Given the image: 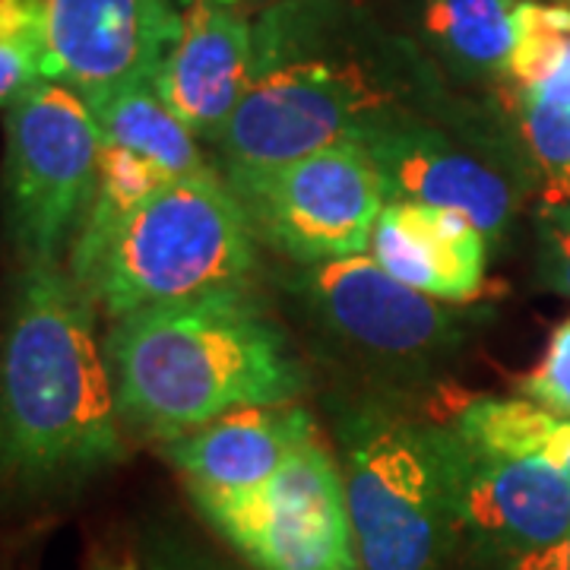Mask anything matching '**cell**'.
Here are the masks:
<instances>
[{"instance_id": "1", "label": "cell", "mask_w": 570, "mask_h": 570, "mask_svg": "<svg viewBox=\"0 0 570 570\" xmlns=\"http://www.w3.org/2000/svg\"><path fill=\"white\" fill-rule=\"evenodd\" d=\"M99 307L67 266H20L0 330V485L55 491L121 460Z\"/></svg>"}, {"instance_id": "2", "label": "cell", "mask_w": 570, "mask_h": 570, "mask_svg": "<svg viewBox=\"0 0 570 570\" xmlns=\"http://www.w3.org/2000/svg\"><path fill=\"white\" fill-rule=\"evenodd\" d=\"M105 358L124 431L175 441L245 406L295 403L305 365L245 285L108 321Z\"/></svg>"}, {"instance_id": "3", "label": "cell", "mask_w": 570, "mask_h": 570, "mask_svg": "<svg viewBox=\"0 0 570 570\" xmlns=\"http://www.w3.org/2000/svg\"><path fill=\"white\" fill-rule=\"evenodd\" d=\"M352 22L343 0H279L261 13L250 86L216 142L223 171L295 163L400 115L384 67L348 41Z\"/></svg>"}, {"instance_id": "4", "label": "cell", "mask_w": 570, "mask_h": 570, "mask_svg": "<svg viewBox=\"0 0 570 570\" xmlns=\"http://www.w3.org/2000/svg\"><path fill=\"white\" fill-rule=\"evenodd\" d=\"M257 269V235L216 171L171 178L80 264L73 283L108 321L242 288Z\"/></svg>"}, {"instance_id": "5", "label": "cell", "mask_w": 570, "mask_h": 570, "mask_svg": "<svg viewBox=\"0 0 570 570\" xmlns=\"http://www.w3.org/2000/svg\"><path fill=\"white\" fill-rule=\"evenodd\" d=\"M343 479L362 570H438L456 527L441 428L387 409L343 422Z\"/></svg>"}, {"instance_id": "6", "label": "cell", "mask_w": 570, "mask_h": 570, "mask_svg": "<svg viewBox=\"0 0 570 570\" xmlns=\"http://www.w3.org/2000/svg\"><path fill=\"white\" fill-rule=\"evenodd\" d=\"M102 134L80 92L55 80L7 108L0 216L20 266L67 264L99 178Z\"/></svg>"}, {"instance_id": "7", "label": "cell", "mask_w": 570, "mask_h": 570, "mask_svg": "<svg viewBox=\"0 0 570 570\" xmlns=\"http://www.w3.org/2000/svg\"><path fill=\"white\" fill-rule=\"evenodd\" d=\"M223 178L257 242L302 266L367 254L390 204L384 178L358 140L273 168H232Z\"/></svg>"}, {"instance_id": "8", "label": "cell", "mask_w": 570, "mask_h": 570, "mask_svg": "<svg viewBox=\"0 0 570 570\" xmlns=\"http://www.w3.org/2000/svg\"><path fill=\"white\" fill-rule=\"evenodd\" d=\"M187 494L250 568L362 570L343 463L321 434L254 489H187Z\"/></svg>"}, {"instance_id": "9", "label": "cell", "mask_w": 570, "mask_h": 570, "mask_svg": "<svg viewBox=\"0 0 570 570\" xmlns=\"http://www.w3.org/2000/svg\"><path fill=\"white\" fill-rule=\"evenodd\" d=\"M45 80L63 82L86 105L127 82L156 80L181 32L171 0H39Z\"/></svg>"}, {"instance_id": "10", "label": "cell", "mask_w": 570, "mask_h": 570, "mask_svg": "<svg viewBox=\"0 0 570 570\" xmlns=\"http://www.w3.org/2000/svg\"><path fill=\"white\" fill-rule=\"evenodd\" d=\"M456 527L513 561L570 532V475L542 456H504L469 448L441 428Z\"/></svg>"}, {"instance_id": "11", "label": "cell", "mask_w": 570, "mask_h": 570, "mask_svg": "<svg viewBox=\"0 0 570 570\" xmlns=\"http://www.w3.org/2000/svg\"><path fill=\"white\" fill-rule=\"evenodd\" d=\"M298 288L336 336L374 355L419 358L453 340L448 307L393 279L371 254L305 266Z\"/></svg>"}, {"instance_id": "12", "label": "cell", "mask_w": 570, "mask_h": 570, "mask_svg": "<svg viewBox=\"0 0 570 570\" xmlns=\"http://www.w3.org/2000/svg\"><path fill=\"white\" fill-rule=\"evenodd\" d=\"M390 200L444 206L463 213L485 238H498L513 216V187L501 171L450 142L431 124L390 115L362 137Z\"/></svg>"}, {"instance_id": "13", "label": "cell", "mask_w": 570, "mask_h": 570, "mask_svg": "<svg viewBox=\"0 0 570 570\" xmlns=\"http://www.w3.org/2000/svg\"><path fill=\"white\" fill-rule=\"evenodd\" d=\"M254 22L242 7L190 0L156 70V92L197 140L219 142L250 86Z\"/></svg>"}, {"instance_id": "14", "label": "cell", "mask_w": 570, "mask_h": 570, "mask_svg": "<svg viewBox=\"0 0 570 570\" xmlns=\"http://www.w3.org/2000/svg\"><path fill=\"white\" fill-rule=\"evenodd\" d=\"M367 254L393 279L438 302H472L485 288L489 238L456 209L390 200Z\"/></svg>"}, {"instance_id": "15", "label": "cell", "mask_w": 570, "mask_h": 570, "mask_svg": "<svg viewBox=\"0 0 570 570\" xmlns=\"http://www.w3.org/2000/svg\"><path fill=\"white\" fill-rule=\"evenodd\" d=\"M317 434L314 415L298 403L245 406L168 441L163 453L187 489L242 491L266 482Z\"/></svg>"}, {"instance_id": "16", "label": "cell", "mask_w": 570, "mask_h": 570, "mask_svg": "<svg viewBox=\"0 0 570 570\" xmlns=\"http://www.w3.org/2000/svg\"><path fill=\"white\" fill-rule=\"evenodd\" d=\"M422 32L456 73L504 82L520 36V0H425Z\"/></svg>"}, {"instance_id": "17", "label": "cell", "mask_w": 570, "mask_h": 570, "mask_svg": "<svg viewBox=\"0 0 570 570\" xmlns=\"http://www.w3.org/2000/svg\"><path fill=\"white\" fill-rule=\"evenodd\" d=\"M102 142L130 149L165 168L171 178L213 171L200 153V140L178 121L149 80L127 82L102 99L89 102Z\"/></svg>"}, {"instance_id": "18", "label": "cell", "mask_w": 570, "mask_h": 570, "mask_svg": "<svg viewBox=\"0 0 570 570\" xmlns=\"http://www.w3.org/2000/svg\"><path fill=\"white\" fill-rule=\"evenodd\" d=\"M551 415L530 400H501V396H475L460 409L453 431L469 448L504 456H542L549 438L558 428Z\"/></svg>"}, {"instance_id": "19", "label": "cell", "mask_w": 570, "mask_h": 570, "mask_svg": "<svg viewBox=\"0 0 570 570\" xmlns=\"http://www.w3.org/2000/svg\"><path fill=\"white\" fill-rule=\"evenodd\" d=\"M520 393L551 415L570 419V317L551 330L539 365L520 381Z\"/></svg>"}, {"instance_id": "20", "label": "cell", "mask_w": 570, "mask_h": 570, "mask_svg": "<svg viewBox=\"0 0 570 570\" xmlns=\"http://www.w3.org/2000/svg\"><path fill=\"white\" fill-rule=\"evenodd\" d=\"M539 269L554 292L570 298V200L551 190L539 206Z\"/></svg>"}, {"instance_id": "21", "label": "cell", "mask_w": 570, "mask_h": 570, "mask_svg": "<svg viewBox=\"0 0 570 570\" xmlns=\"http://www.w3.org/2000/svg\"><path fill=\"white\" fill-rule=\"evenodd\" d=\"M39 80H45L39 55L29 45L0 32V108H10Z\"/></svg>"}, {"instance_id": "22", "label": "cell", "mask_w": 570, "mask_h": 570, "mask_svg": "<svg viewBox=\"0 0 570 570\" xmlns=\"http://www.w3.org/2000/svg\"><path fill=\"white\" fill-rule=\"evenodd\" d=\"M513 570H570V532L549 549L532 551L527 558L513 561Z\"/></svg>"}, {"instance_id": "23", "label": "cell", "mask_w": 570, "mask_h": 570, "mask_svg": "<svg viewBox=\"0 0 570 570\" xmlns=\"http://www.w3.org/2000/svg\"><path fill=\"white\" fill-rule=\"evenodd\" d=\"M96 570H134L130 561H96Z\"/></svg>"}, {"instance_id": "24", "label": "cell", "mask_w": 570, "mask_h": 570, "mask_svg": "<svg viewBox=\"0 0 570 570\" xmlns=\"http://www.w3.org/2000/svg\"><path fill=\"white\" fill-rule=\"evenodd\" d=\"M546 190H551V194H558V197L570 200V181H549V187H546Z\"/></svg>"}, {"instance_id": "25", "label": "cell", "mask_w": 570, "mask_h": 570, "mask_svg": "<svg viewBox=\"0 0 570 570\" xmlns=\"http://www.w3.org/2000/svg\"><path fill=\"white\" fill-rule=\"evenodd\" d=\"M190 3V0H187ZM209 3H223V7H242L245 0H209Z\"/></svg>"}, {"instance_id": "26", "label": "cell", "mask_w": 570, "mask_h": 570, "mask_svg": "<svg viewBox=\"0 0 570 570\" xmlns=\"http://www.w3.org/2000/svg\"><path fill=\"white\" fill-rule=\"evenodd\" d=\"M194 570H223V568H209V564H200V568H194Z\"/></svg>"}, {"instance_id": "27", "label": "cell", "mask_w": 570, "mask_h": 570, "mask_svg": "<svg viewBox=\"0 0 570 570\" xmlns=\"http://www.w3.org/2000/svg\"><path fill=\"white\" fill-rule=\"evenodd\" d=\"M171 3H178V7H184V3H187V0H171Z\"/></svg>"}, {"instance_id": "28", "label": "cell", "mask_w": 570, "mask_h": 570, "mask_svg": "<svg viewBox=\"0 0 570 570\" xmlns=\"http://www.w3.org/2000/svg\"><path fill=\"white\" fill-rule=\"evenodd\" d=\"M546 3H558V0H546Z\"/></svg>"}]
</instances>
